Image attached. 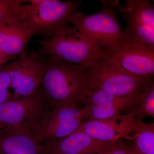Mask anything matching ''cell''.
<instances>
[{"label":"cell","instance_id":"6da1fadb","mask_svg":"<svg viewBox=\"0 0 154 154\" xmlns=\"http://www.w3.org/2000/svg\"><path fill=\"white\" fill-rule=\"evenodd\" d=\"M43 56L44 73L40 88L50 106L68 102L82 104L92 90L85 68L57 58Z\"/></svg>","mask_w":154,"mask_h":154},{"label":"cell","instance_id":"7a4b0ae2","mask_svg":"<svg viewBox=\"0 0 154 154\" xmlns=\"http://www.w3.org/2000/svg\"><path fill=\"white\" fill-rule=\"evenodd\" d=\"M38 52L85 68L95 61L110 56L66 23L49 38L37 41Z\"/></svg>","mask_w":154,"mask_h":154},{"label":"cell","instance_id":"3957f363","mask_svg":"<svg viewBox=\"0 0 154 154\" xmlns=\"http://www.w3.org/2000/svg\"><path fill=\"white\" fill-rule=\"evenodd\" d=\"M85 69L91 90L116 96H137L153 81L131 74L110 58L95 61Z\"/></svg>","mask_w":154,"mask_h":154},{"label":"cell","instance_id":"277c9868","mask_svg":"<svg viewBox=\"0 0 154 154\" xmlns=\"http://www.w3.org/2000/svg\"><path fill=\"white\" fill-rule=\"evenodd\" d=\"M22 4L21 13L32 32L43 40L49 38L68 23L69 19L81 5L82 1L31 0Z\"/></svg>","mask_w":154,"mask_h":154},{"label":"cell","instance_id":"5b68a950","mask_svg":"<svg viewBox=\"0 0 154 154\" xmlns=\"http://www.w3.org/2000/svg\"><path fill=\"white\" fill-rule=\"evenodd\" d=\"M69 22L79 32L110 56L124 42L115 11L104 7L97 14L87 15L76 11Z\"/></svg>","mask_w":154,"mask_h":154},{"label":"cell","instance_id":"8992f818","mask_svg":"<svg viewBox=\"0 0 154 154\" xmlns=\"http://www.w3.org/2000/svg\"><path fill=\"white\" fill-rule=\"evenodd\" d=\"M79 103L68 102L51 107L30 131L36 142L45 145L67 136L78 128L83 119L88 117L86 107Z\"/></svg>","mask_w":154,"mask_h":154},{"label":"cell","instance_id":"52a82bcc","mask_svg":"<svg viewBox=\"0 0 154 154\" xmlns=\"http://www.w3.org/2000/svg\"><path fill=\"white\" fill-rule=\"evenodd\" d=\"M45 57L38 51H25L16 59L4 66L8 73L12 99L27 98L36 94L41 86L44 69Z\"/></svg>","mask_w":154,"mask_h":154},{"label":"cell","instance_id":"ba28073f","mask_svg":"<svg viewBox=\"0 0 154 154\" xmlns=\"http://www.w3.org/2000/svg\"><path fill=\"white\" fill-rule=\"evenodd\" d=\"M51 106L41 88L32 96L0 103V128L31 130Z\"/></svg>","mask_w":154,"mask_h":154},{"label":"cell","instance_id":"9c48e42d","mask_svg":"<svg viewBox=\"0 0 154 154\" xmlns=\"http://www.w3.org/2000/svg\"><path fill=\"white\" fill-rule=\"evenodd\" d=\"M119 11L127 23L124 41L154 48V6L145 0H127Z\"/></svg>","mask_w":154,"mask_h":154},{"label":"cell","instance_id":"30bf717a","mask_svg":"<svg viewBox=\"0 0 154 154\" xmlns=\"http://www.w3.org/2000/svg\"><path fill=\"white\" fill-rule=\"evenodd\" d=\"M110 58L131 74L153 78L154 48L124 41L110 54Z\"/></svg>","mask_w":154,"mask_h":154},{"label":"cell","instance_id":"8fae6325","mask_svg":"<svg viewBox=\"0 0 154 154\" xmlns=\"http://www.w3.org/2000/svg\"><path fill=\"white\" fill-rule=\"evenodd\" d=\"M139 95L116 96L100 90H91L82 104L88 110V119H114L122 111L136 104Z\"/></svg>","mask_w":154,"mask_h":154},{"label":"cell","instance_id":"7c38bea8","mask_svg":"<svg viewBox=\"0 0 154 154\" xmlns=\"http://www.w3.org/2000/svg\"><path fill=\"white\" fill-rule=\"evenodd\" d=\"M116 142H105L75 131L66 137L44 146L46 154H107L118 145Z\"/></svg>","mask_w":154,"mask_h":154},{"label":"cell","instance_id":"4fadbf2b","mask_svg":"<svg viewBox=\"0 0 154 154\" xmlns=\"http://www.w3.org/2000/svg\"><path fill=\"white\" fill-rule=\"evenodd\" d=\"M21 7L17 14L0 23V51L10 57L17 58L25 51L33 36L22 17Z\"/></svg>","mask_w":154,"mask_h":154},{"label":"cell","instance_id":"5bb4252c","mask_svg":"<svg viewBox=\"0 0 154 154\" xmlns=\"http://www.w3.org/2000/svg\"><path fill=\"white\" fill-rule=\"evenodd\" d=\"M115 120H118L120 138L132 140L133 146L131 148L132 154H154V123L146 124L142 120L130 118L124 114Z\"/></svg>","mask_w":154,"mask_h":154},{"label":"cell","instance_id":"9a60e30c","mask_svg":"<svg viewBox=\"0 0 154 154\" xmlns=\"http://www.w3.org/2000/svg\"><path fill=\"white\" fill-rule=\"evenodd\" d=\"M0 154H46L44 146L21 128H0Z\"/></svg>","mask_w":154,"mask_h":154},{"label":"cell","instance_id":"2e32d148","mask_svg":"<svg viewBox=\"0 0 154 154\" xmlns=\"http://www.w3.org/2000/svg\"><path fill=\"white\" fill-rule=\"evenodd\" d=\"M75 131H82L97 140L115 142L120 138L118 123L112 119H88Z\"/></svg>","mask_w":154,"mask_h":154},{"label":"cell","instance_id":"e0dca14e","mask_svg":"<svg viewBox=\"0 0 154 154\" xmlns=\"http://www.w3.org/2000/svg\"><path fill=\"white\" fill-rule=\"evenodd\" d=\"M125 111L124 115L142 120L146 117L154 118V83L152 81L138 95L137 102Z\"/></svg>","mask_w":154,"mask_h":154},{"label":"cell","instance_id":"ac0fdd59","mask_svg":"<svg viewBox=\"0 0 154 154\" xmlns=\"http://www.w3.org/2000/svg\"><path fill=\"white\" fill-rule=\"evenodd\" d=\"M27 2L25 0H0V23L17 14L22 4Z\"/></svg>","mask_w":154,"mask_h":154},{"label":"cell","instance_id":"d6986e66","mask_svg":"<svg viewBox=\"0 0 154 154\" xmlns=\"http://www.w3.org/2000/svg\"><path fill=\"white\" fill-rule=\"evenodd\" d=\"M11 89L10 77L3 65L0 67V103L12 99L13 94L10 90Z\"/></svg>","mask_w":154,"mask_h":154},{"label":"cell","instance_id":"ffe728a7","mask_svg":"<svg viewBox=\"0 0 154 154\" xmlns=\"http://www.w3.org/2000/svg\"><path fill=\"white\" fill-rule=\"evenodd\" d=\"M107 154H132L131 148H128L119 145L116 146Z\"/></svg>","mask_w":154,"mask_h":154},{"label":"cell","instance_id":"44dd1931","mask_svg":"<svg viewBox=\"0 0 154 154\" xmlns=\"http://www.w3.org/2000/svg\"><path fill=\"white\" fill-rule=\"evenodd\" d=\"M16 58H17L11 57L7 56L0 51V67L2 66L5 64L7 63L9 61L14 60Z\"/></svg>","mask_w":154,"mask_h":154}]
</instances>
